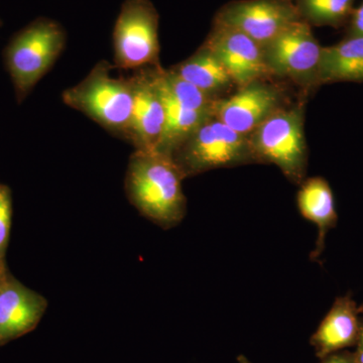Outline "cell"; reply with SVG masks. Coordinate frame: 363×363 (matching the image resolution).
<instances>
[{
	"label": "cell",
	"instance_id": "cell-1",
	"mask_svg": "<svg viewBox=\"0 0 363 363\" xmlns=\"http://www.w3.org/2000/svg\"><path fill=\"white\" fill-rule=\"evenodd\" d=\"M184 179L171 156L156 150H135L126 171V196L143 217L169 229L179 225L187 212Z\"/></svg>",
	"mask_w": 363,
	"mask_h": 363
},
{
	"label": "cell",
	"instance_id": "cell-2",
	"mask_svg": "<svg viewBox=\"0 0 363 363\" xmlns=\"http://www.w3.org/2000/svg\"><path fill=\"white\" fill-rule=\"evenodd\" d=\"M67 33L51 18L30 21L14 33L4 51V66L13 82L18 104L25 101L35 85L51 70L65 49Z\"/></svg>",
	"mask_w": 363,
	"mask_h": 363
},
{
	"label": "cell",
	"instance_id": "cell-3",
	"mask_svg": "<svg viewBox=\"0 0 363 363\" xmlns=\"http://www.w3.org/2000/svg\"><path fill=\"white\" fill-rule=\"evenodd\" d=\"M112 67L107 61L99 62L81 82L64 91L62 99L112 135L126 138L133 109V81L111 76Z\"/></svg>",
	"mask_w": 363,
	"mask_h": 363
},
{
	"label": "cell",
	"instance_id": "cell-4",
	"mask_svg": "<svg viewBox=\"0 0 363 363\" xmlns=\"http://www.w3.org/2000/svg\"><path fill=\"white\" fill-rule=\"evenodd\" d=\"M172 157L184 178L255 162L250 135L233 130L213 116L200 124Z\"/></svg>",
	"mask_w": 363,
	"mask_h": 363
},
{
	"label": "cell",
	"instance_id": "cell-5",
	"mask_svg": "<svg viewBox=\"0 0 363 363\" xmlns=\"http://www.w3.org/2000/svg\"><path fill=\"white\" fill-rule=\"evenodd\" d=\"M250 143L255 162L276 164L298 185L306 180L308 152L301 107L279 109L250 133Z\"/></svg>",
	"mask_w": 363,
	"mask_h": 363
},
{
	"label": "cell",
	"instance_id": "cell-6",
	"mask_svg": "<svg viewBox=\"0 0 363 363\" xmlns=\"http://www.w3.org/2000/svg\"><path fill=\"white\" fill-rule=\"evenodd\" d=\"M159 20L150 0H124L112 33L114 67L136 71L159 66Z\"/></svg>",
	"mask_w": 363,
	"mask_h": 363
},
{
	"label": "cell",
	"instance_id": "cell-7",
	"mask_svg": "<svg viewBox=\"0 0 363 363\" xmlns=\"http://www.w3.org/2000/svg\"><path fill=\"white\" fill-rule=\"evenodd\" d=\"M262 49L269 74L292 79L301 84L318 85L322 47L307 21H298L289 26Z\"/></svg>",
	"mask_w": 363,
	"mask_h": 363
},
{
	"label": "cell",
	"instance_id": "cell-8",
	"mask_svg": "<svg viewBox=\"0 0 363 363\" xmlns=\"http://www.w3.org/2000/svg\"><path fill=\"white\" fill-rule=\"evenodd\" d=\"M302 20L294 0H240L222 7L214 23L245 33L262 47Z\"/></svg>",
	"mask_w": 363,
	"mask_h": 363
},
{
	"label": "cell",
	"instance_id": "cell-9",
	"mask_svg": "<svg viewBox=\"0 0 363 363\" xmlns=\"http://www.w3.org/2000/svg\"><path fill=\"white\" fill-rule=\"evenodd\" d=\"M212 52L240 88L271 75L264 64L262 47L247 35L214 23L202 45Z\"/></svg>",
	"mask_w": 363,
	"mask_h": 363
},
{
	"label": "cell",
	"instance_id": "cell-10",
	"mask_svg": "<svg viewBox=\"0 0 363 363\" xmlns=\"http://www.w3.org/2000/svg\"><path fill=\"white\" fill-rule=\"evenodd\" d=\"M44 296L6 271L0 277V346L32 332L48 309Z\"/></svg>",
	"mask_w": 363,
	"mask_h": 363
},
{
	"label": "cell",
	"instance_id": "cell-11",
	"mask_svg": "<svg viewBox=\"0 0 363 363\" xmlns=\"http://www.w3.org/2000/svg\"><path fill=\"white\" fill-rule=\"evenodd\" d=\"M281 100L276 88L257 81L240 88L233 96L216 99L212 113L233 130L250 135L281 109Z\"/></svg>",
	"mask_w": 363,
	"mask_h": 363
},
{
	"label": "cell",
	"instance_id": "cell-12",
	"mask_svg": "<svg viewBox=\"0 0 363 363\" xmlns=\"http://www.w3.org/2000/svg\"><path fill=\"white\" fill-rule=\"evenodd\" d=\"M130 78L133 109L125 140L135 150H156L164 130V102L155 84L150 67L136 70Z\"/></svg>",
	"mask_w": 363,
	"mask_h": 363
},
{
	"label": "cell",
	"instance_id": "cell-13",
	"mask_svg": "<svg viewBox=\"0 0 363 363\" xmlns=\"http://www.w3.org/2000/svg\"><path fill=\"white\" fill-rule=\"evenodd\" d=\"M362 315L363 304L358 305L351 294L336 298L310 338L315 355L322 359L332 353L354 347Z\"/></svg>",
	"mask_w": 363,
	"mask_h": 363
},
{
	"label": "cell",
	"instance_id": "cell-14",
	"mask_svg": "<svg viewBox=\"0 0 363 363\" xmlns=\"http://www.w3.org/2000/svg\"><path fill=\"white\" fill-rule=\"evenodd\" d=\"M300 186L297 195L298 211L318 227L316 243L310 255V259L317 262L324 252L327 234L337 224L335 199L328 182L321 177L306 179Z\"/></svg>",
	"mask_w": 363,
	"mask_h": 363
},
{
	"label": "cell",
	"instance_id": "cell-15",
	"mask_svg": "<svg viewBox=\"0 0 363 363\" xmlns=\"http://www.w3.org/2000/svg\"><path fill=\"white\" fill-rule=\"evenodd\" d=\"M317 82H363V37H347L322 47Z\"/></svg>",
	"mask_w": 363,
	"mask_h": 363
},
{
	"label": "cell",
	"instance_id": "cell-16",
	"mask_svg": "<svg viewBox=\"0 0 363 363\" xmlns=\"http://www.w3.org/2000/svg\"><path fill=\"white\" fill-rule=\"evenodd\" d=\"M172 70L198 89L214 97L234 84L225 67L204 47Z\"/></svg>",
	"mask_w": 363,
	"mask_h": 363
},
{
	"label": "cell",
	"instance_id": "cell-17",
	"mask_svg": "<svg viewBox=\"0 0 363 363\" xmlns=\"http://www.w3.org/2000/svg\"><path fill=\"white\" fill-rule=\"evenodd\" d=\"M157 88L161 95L162 102H164V125L161 140L157 143L156 150L172 157V155L180 147L182 143L194 133L196 128L204 123L208 117L213 116V113L212 112L189 111L174 101L157 86Z\"/></svg>",
	"mask_w": 363,
	"mask_h": 363
},
{
	"label": "cell",
	"instance_id": "cell-18",
	"mask_svg": "<svg viewBox=\"0 0 363 363\" xmlns=\"http://www.w3.org/2000/svg\"><path fill=\"white\" fill-rule=\"evenodd\" d=\"M157 87L174 101L189 111L212 112L217 97L211 96L177 75L173 70H164L160 66L150 67Z\"/></svg>",
	"mask_w": 363,
	"mask_h": 363
},
{
	"label": "cell",
	"instance_id": "cell-19",
	"mask_svg": "<svg viewBox=\"0 0 363 363\" xmlns=\"http://www.w3.org/2000/svg\"><path fill=\"white\" fill-rule=\"evenodd\" d=\"M303 20L310 26H340L350 21L354 0H294Z\"/></svg>",
	"mask_w": 363,
	"mask_h": 363
},
{
	"label": "cell",
	"instance_id": "cell-20",
	"mask_svg": "<svg viewBox=\"0 0 363 363\" xmlns=\"http://www.w3.org/2000/svg\"><path fill=\"white\" fill-rule=\"evenodd\" d=\"M13 220V195L11 188L0 184V277L6 271V252Z\"/></svg>",
	"mask_w": 363,
	"mask_h": 363
},
{
	"label": "cell",
	"instance_id": "cell-21",
	"mask_svg": "<svg viewBox=\"0 0 363 363\" xmlns=\"http://www.w3.org/2000/svg\"><path fill=\"white\" fill-rule=\"evenodd\" d=\"M347 37H363V1L354 7L350 18Z\"/></svg>",
	"mask_w": 363,
	"mask_h": 363
},
{
	"label": "cell",
	"instance_id": "cell-22",
	"mask_svg": "<svg viewBox=\"0 0 363 363\" xmlns=\"http://www.w3.org/2000/svg\"><path fill=\"white\" fill-rule=\"evenodd\" d=\"M319 363H357L353 351L342 350L320 359Z\"/></svg>",
	"mask_w": 363,
	"mask_h": 363
},
{
	"label": "cell",
	"instance_id": "cell-23",
	"mask_svg": "<svg viewBox=\"0 0 363 363\" xmlns=\"http://www.w3.org/2000/svg\"><path fill=\"white\" fill-rule=\"evenodd\" d=\"M354 347L355 350L353 351V353H354L355 359L357 363H363V315L360 319L359 335H358L357 342Z\"/></svg>",
	"mask_w": 363,
	"mask_h": 363
},
{
	"label": "cell",
	"instance_id": "cell-24",
	"mask_svg": "<svg viewBox=\"0 0 363 363\" xmlns=\"http://www.w3.org/2000/svg\"><path fill=\"white\" fill-rule=\"evenodd\" d=\"M236 362L238 363H255L252 362L250 358L245 357V354H240L238 357H236Z\"/></svg>",
	"mask_w": 363,
	"mask_h": 363
},
{
	"label": "cell",
	"instance_id": "cell-25",
	"mask_svg": "<svg viewBox=\"0 0 363 363\" xmlns=\"http://www.w3.org/2000/svg\"><path fill=\"white\" fill-rule=\"evenodd\" d=\"M1 25H2V21H1V20H0V26H1Z\"/></svg>",
	"mask_w": 363,
	"mask_h": 363
}]
</instances>
